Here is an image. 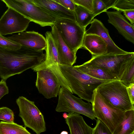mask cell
Here are the masks:
<instances>
[{"label": "cell", "instance_id": "1", "mask_svg": "<svg viewBox=\"0 0 134 134\" xmlns=\"http://www.w3.org/2000/svg\"><path fill=\"white\" fill-rule=\"evenodd\" d=\"M46 59V54L43 51L23 46L15 50L0 47V76L6 81L10 77L41 64Z\"/></svg>", "mask_w": 134, "mask_h": 134}, {"label": "cell", "instance_id": "2", "mask_svg": "<svg viewBox=\"0 0 134 134\" xmlns=\"http://www.w3.org/2000/svg\"><path fill=\"white\" fill-rule=\"evenodd\" d=\"M59 66L62 73L72 93L88 102H92L93 92L99 85L110 81L92 77L83 73L75 66L60 64Z\"/></svg>", "mask_w": 134, "mask_h": 134}, {"label": "cell", "instance_id": "3", "mask_svg": "<svg viewBox=\"0 0 134 134\" xmlns=\"http://www.w3.org/2000/svg\"><path fill=\"white\" fill-rule=\"evenodd\" d=\"M127 87L119 80H110L99 85L96 90L108 102L122 111L134 109L127 93Z\"/></svg>", "mask_w": 134, "mask_h": 134}, {"label": "cell", "instance_id": "4", "mask_svg": "<svg viewBox=\"0 0 134 134\" xmlns=\"http://www.w3.org/2000/svg\"><path fill=\"white\" fill-rule=\"evenodd\" d=\"M94 116L104 123L113 133L124 118L125 112L113 106L107 101L96 89L91 103Z\"/></svg>", "mask_w": 134, "mask_h": 134}, {"label": "cell", "instance_id": "5", "mask_svg": "<svg viewBox=\"0 0 134 134\" xmlns=\"http://www.w3.org/2000/svg\"><path fill=\"white\" fill-rule=\"evenodd\" d=\"M8 8L15 10L42 27L52 26L56 19L35 4L31 0H1Z\"/></svg>", "mask_w": 134, "mask_h": 134}, {"label": "cell", "instance_id": "6", "mask_svg": "<svg viewBox=\"0 0 134 134\" xmlns=\"http://www.w3.org/2000/svg\"><path fill=\"white\" fill-rule=\"evenodd\" d=\"M19 110V116L22 119L25 127H28L36 134L46 131L44 116L34 102L23 96L19 97L16 100Z\"/></svg>", "mask_w": 134, "mask_h": 134}, {"label": "cell", "instance_id": "7", "mask_svg": "<svg viewBox=\"0 0 134 134\" xmlns=\"http://www.w3.org/2000/svg\"><path fill=\"white\" fill-rule=\"evenodd\" d=\"M54 25L64 42L72 51L76 53L78 49L82 48L86 29L76 21L65 18L57 19Z\"/></svg>", "mask_w": 134, "mask_h": 134}, {"label": "cell", "instance_id": "8", "mask_svg": "<svg viewBox=\"0 0 134 134\" xmlns=\"http://www.w3.org/2000/svg\"><path fill=\"white\" fill-rule=\"evenodd\" d=\"M56 111L82 114L92 120L95 119L91 104L84 102L76 97L69 91L61 87L58 95Z\"/></svg>", "mask_w": 134, "mask_h": 134}, {"label": "cell", "instance_id": "9", "mask_svg": "<svg viewBox=\"0 0 134 134\" xmlns=\"http://www.w3.org/2000/svg\"><path fill=\"white\" fill-rule=\"evenodd\" d=\"M45 35L47 44L45 60L43 63L32 69L36 72L43 69H49L57 77L61 87L70 91V88L60 68L58 50L51 33L47 31Z\"/></svg>", "mask_w": 134, "mask_h": 134}, {"label": "cell", "instance_id": "10", "mask_svg": "<svg viewBox=\"0 0 134 134\" xmlns=\"http://www.w3.org/2000/svg\"><path fill=\"white\" fill-rule=\"evenodd\" d=\"M134 56V52L126 54L106 53L92 55L91 59L83 64L99 67L118 80V76L121 65L125 61Z\"/></svg>", "mask_w": 134, "mask_h": 134}, {"label": "cell", "instance_id": "11", "mask_svg": "<svg viewBox=\"0 0 134 134\" xmlns=\"http://www.w3.org/2000/svg\"><path fill=\"white\" fill-rule=\"evenodd\" d=\"M8 8L0 19V34L5 35L25 31L31 21L14 9Z\"/></svg>", "mask_w": 134, "mask_h": 134}, {"label": "cell", "instance_id": "12", "mask_svg": "<svg viewBox=\"0 0 134 134\" xmlns=\"http://www.w3.org/2000/svg\"><path fill=\"white\" fill-rule=\"evenodd\" d=\"M36 86L39 92L49 99L58 95L61 85L55 75L48 68L37 71Z\"/></svg>", "mask_w": 134, "mask_h": 134}, {"label": "cell", "instance_id": "13", "mask_svg": "<svg viewBox=\"0 0 134 134\" xmlns=\"http://www.w3.org/2000/svg\"><path fill=\"white\" fill-rule=\"evenodd\" d=\"M7 37L22 46L36 51H43L46 48V38L38 32L33 31L19 33Z\"/></svg>", "mask_w": 134, "mask_h": 134}, {"label": "cell", "instance_id": "14", "mask_svg": "<svg viewBox=\"0 0 134 134\" xmlns=\"http://www.w3.org/2000/svg\"><path fill=\"white\" fill-rule=\"evenodd\" d=\"M90 24L89 28L85 31V34H95L100 37L107 45V53L126 54L129 52L121 49L116 45L110 37L108 30L100 21L94 19Z\"/></svg>", "mask_w": 134, "mask_h": 134}, {"label": "cell", "instance_id": "15", "mask_svg": "<svg viewBox=\"0 0 134 134\" xmlns=\"http://www.w3.org/2000/svg\"><path fill=\"white\" fill-rule=\"evenodd\" d=\"M105 12L108 17V22L113 25L126 39L134 44V25L129 23L119 12L107 11Z\"/></svg>", "mask_w": 134, "mask_h": 134}, {"label": "cell", "instance_id": "16", "mask_svg": "<svg viewBox=\"0 0 134 134\" xmlns=\"http://www.w3.org/2000/svg\"><path fill=\"white\" fill-rule=\"evenodd\" d=\"M31 1L35 4L56 19L65 18L76 21L74 11L67 9L53 0Z\"/></svg>", "mask_w": 134, "mask_h": 134}, {"label": "cell", "instance_id": "17", "mask_svg": "<svg viewBox=\"0 0 134 134\" xmlns=\"http://www.w3.org/2000/svg\"><path fill=\"white\" fill-rule=\"evenodd\" d=\"M51 32L58 50L59 64L73 66L76 62V53L72 51L66 44L54 25L51 26Z\"/></svg>", "mask_w": 134, "mask_h": 134}, {"label": "cell", "instance_id": "18", "mask_svg": "<svg viewBox=\"0 0 134 134\" xmlns=\"http://www.w3.org/2000/svg\"><path fill=\"white\" fill-rule=\"evenodd\" d=\"M82 48L87 50L92 55H97L107 53V45L99 36L95 34H85Z\"/></svg>", "mask_w": 134, "mask_h": 134}, {"label": "cell", "instance_id": "19", "mask_svg": "<svg viewBox=\"0 0 134 134\" xmlns=\"http://www.w3.org/2000/svg\"><path fill=\"white\" fill-rule=\"evenodd\" d=\"M65 119L70 134H92L93 128L88 125L82 117L76 113H68Z\"/></svg>", "mask_w": 134, "mask_h": 134}, {"label": "cell", "instance_id": "20", "mask_svg": "<svg viewBox=\"0 0 134 134\" xmlns=\"http://www.w3.org/2000/svg\"><path fill=\"white\" fill-rule=\"evenodd\" d=\"M118 78L126 87L134 83V56L125 61L121 65Z\"/></svg>", "mask_w": 134, "mask_h": 134}, {"label": "cell", "instance_id": "21", "mask_svg": "<svg viewBox=\"0 0 134 134\" xmlns=\"http://www.w3.org/2000/svg\"><path fill=\"white\" fill-rule=\"evenodd\" d=\"M134 132V109L125 112L122 120L113 134H131Z\"/></svg>", "mask_w": 134, "mask_h": 134}, {"label": "cell", "instance_id": "22", "mask_svg": "<svg viewBox=\"0 0 134 134\" xmlns=\"http://www.w3.org/2000/svg\"><path fill=\"white\" fill-rule=\"evenodd\" d=\"M74 66L83 73L93 78L106 80H115L108 72L99 67L83 64Z\"/></svg>", "mask_w": 134, "mask_h": 134}, {"label": "cell", "instance_id": "23", "mask_svg": "<svg viewBox=\"0 0 134 134\" xmlns=\"http://www.w3.org/2000/svg\"><path fill=\"white\" fill-rule=\"evenodd\" d=\"M74 12L76 22L81 27L85 29L95 17L93 13L79 5H76Z\"/></svg>", "mask_w": 134, "mask_h": 134}, {"label": "cell", "instance_id": "24", "mask_svg": "<svg viewBox=\"0 0 134 134\" xmlns=\"http://www.w3.org/2000/svg\"><path fill=\"white\" fill-rule=\"evenodd\" d=\"M0 134H31L22 126L14 122H0Z\"/></svg>", "mask_w": 134, "mask_h": 134}, {"label": "cell", "instance_id": "25", "mask_svg": "<svg viewBox=\"0 0 134 134\" xmlns=\"http://www.w3.org/2000/svg\"><path fill=\"white\" fill-rule=\"evenodd\" d=\"M111 8L120 12L134 10V0H117Z\"/></svg>", "mask_w": 134, "mask_h": 134}, {"label": "cell", "instance_id": "26", "mask_svg": "<svg viewBox=\"0 0 134 134\" xmlns=\"http://www.w3.org/2000/svg\"><path fill=\"white\" fill-rule=\"evenodd\" d=\"M21 46L16 42L5 37L0 34V47L7 49L15 50L20 49Z\"/></svg>", "mask_w": 134, "mask_h": 134}, {"label": "cell", "instance_id": "27", "mask_svg": "<svg viewBox=\"0 0 134 134\" xmlns=\"http://www.w3.org/2000/svg\"><path fill=\"white\" fill-rule=\"evenodd\" d=\"M0 120L8 122H14L13 111L6 107L0 108Z\"/></svg>", "mask_w": 134, "mask_h": 134}, {"label": "cell", "instance_id": "28", "mask_svg": "<svg viewBox=\"0 0 134 134\" xmlns=\"http://www.w3.org/2000/svg\"><path fill=\"white\" fill-rule=\"evenodd\" d=\"M95 127L93 128L92 134H113L108 128L101 121L97 119Z\"/></svg>", "mask_w": 134, "mask_h": 134}, {"label": "cell", "instance_id": "29", "mask_svg": "<svg viewBox=\"0 0 134 134\" xmlns=\"http://www.w3.org/2000/svg\"><path fill=\"white\" fill-rule=\"evenodd\" d=\"M93 14L95 17L103 12L107 11L105 5L102 0H93Z\"/></svg>", "mask_w": 134, "mask_h": 134}, {"label": "cell", "instance_id": "30", "mask_svg": "<svg viewBox=\"0 0 134 134\" xmlns=\"http://www.w3.org/2000/svg\"><path fill=\"white\" fill-rule=\"evenodd\" d=\"M76 5L81 6L93 13V0H73Z\"/></svg>", "mask_w": 134, "mask_h": 134}, {"label": "cell", "instance_id": "31", "mask_svg": "<svg viewBox=\"0 0 134 134\" xmlns=\"http://www.w3.org/2000/svg\"><path fill=\"white\" fill-rule=\"evenodd\" d=\"M65 8L69 10L74 11L76 5L73 0H53Z\"/></svg>", "mask_w": 134, "mask_h": 134}, {"label": "cell", "instance_id": "32", "mask_svg": "<svg viewBox=\"0 0 134 134\" xmlns=\"http://www.w3.org/2000/svg\"><path fill=\"white\" fill-rule=\"evenodd\" d=\"M9 93V90L5 81L2 79L0 82V99L5 95Z\"/></svg>", "mask_w": 134, "mask_h": 134}, {"label": "cell", "instance_id": "33", "mask_svg": "<svg viewBox=\"0 0 134 134\" xmlns=\"http://www.w3.org/2000/svg\"><path fill=\"white\" fill-rule=\"evenodd\" d=\"M126 89L129 99L132 104H134V83L131 84Z\"/></svg>", "mask_w": 134, "mask_h": 134}, {"label": "cell", "instance_id": "34", "mask_svg": "<svg viewBox=\"0 0 134 134\" xmlns=\"http://www.w3.org/2000/svg\"><path fill=\"white\" fill-rule=\"evenodd\" d=\"M123 13L126 18L130 21V23L134 25V10L124 11Z\"/></svg>", "mask_w": 134, "mask_h": 134}, {"label": "cell", "instance_id": "35", "mask_svg": "<svg viewBox=\"0 0 134 134\" xmlns=\"http://www.w3.org/2000/svg\"><path fill=\"white\" fill-rule=\"evenodd\" d=\"M104 3L106 11L109 9L111 8L114 5L117 0H102Z\"/></svg>", "mask_w": 134, "mask_h": 134}, {"label": "cell", "instance_id": "36", "mask_svg": "<svg viewBox=\"0 0 134 134\" xmlns=\"http://www.w3.org/2000/svg\"><path fill=\"white\" fill-rule=\"evenodd\" d=\"M60 134H68V133L66 131H63Z\"/></svg>", "mask_w": 134, "mask_h": 134}, {"label": "cell", "instance_id": "37", "mask_svg": "<svg viewBox=\"0 0 134 134\" xmlns=\"http://www.w3.org/2000/svg\"><path fill=\"white\" fill-rule=\"evenodd\" d=\"M131 134H134V132L132 133H131Z\"/></svg>", "mask_w": 134, "mask_h": 134}]
</instances>
